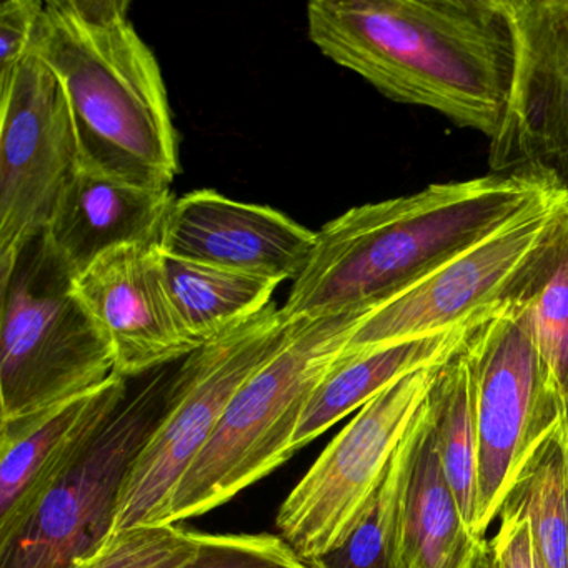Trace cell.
<instances>
[{"label": "cell", "mask_w": 568, "mask_h": 568, "mask_svg": "<svg viewBox=\"0 0 568 568\" xmlns=\"http://www.w3.org/2000/svg\"><path fill=\"white\" fill-rule=\"evenodd\" d=\"M307 32L390 101L490 141L504 125L517 52L501 0H312Z\"/></svg>", "instance_id": "cell-1"}, {"label": "cell", "mask_w": 568, "mask_h": 568, "mask_svg": "<svg viewBox=\"0 0 568 568\" xmlns=\"http://www.w3.org/2000/svg\"><path fill=\"white\" fill-rule=\"evenodd\" d=\"M555 192L535 179L487 174L351 209L315 232L282 314L297 322L371 311Z\"/></svg>", "instance_id": "cell-2"}, {"label": "cell", "mask_w": 568, "mask_h": 568, "mask_svg": "<svg viewBox=\"0 0 568 568\" xmlns=\"http://www.w3.org/2000/svg\"><path fill=\"white\" fill-rule=\"evenodd\" d=\"M125 0L45 2L32 51L61 82L82 169L145 189L171 187L179 141L161 65Z\"/></svg>", "instance_id": "cell-3"}, {"label": "cell", "mask_w": 568, "mask_h": 568, "mask_svg": "<svg viewBox=\"0 0 568 568\" xmlns=\"http://www.w3.org/2000/svg\"><path fill=\"white\" fill-rule=\"evenodd\" d=\"M364 311L302 318L245 382L172 494L161 525L202 517L292 457V438L315 387L334 367Z\"/></svg>", "instance_id": "cell-4"}, {"label": "cell", "mask_w": 568, "mask_h": 568, "mask_svg": "<svg viewBox=\"0 0 568 568\" xmlns=\"http://www.w3.org/2000/svg\"><path fill=\"white\" fill-rule=\"evenodd\" d=\"M42 232L0 274V424L94 390L115 374L111 342Z\"/></svg>", "instance_id": "cell-5"}, {"label": "cell", "mask_w": 568, "mask_h": 568, "mask_svg": "<svg viewBox=\"0 0 568 568\" xmlns=\"http://www.w3.org/2000/svg\"><path fill=\"white\" fill-rule=\"evenodd\" d=\"M292 325L272 302L182 361L172 375L164 415L129 471L111 538L161 525L175 487L211 442L235 395L284 345Z\"/></svg>", "instance_id": "cell-6"}, {"label": "cell", "mask_w": 568, "mask_h": 568, "mask_svg": "<svg viewBox=\"0 0 568 568\" xmlns=\"http://www.w3.org/2000/svg\"><path fill=\"white\" fill-rule=\"evenodd\" d=\"M464 352L478 438L474 534L485 538L521 471L564 427L567 397L508 302L471 325Z\"/></svg>", "instance_id": "cell-7"}, {"label": "cell", "mask_w": 568, "mask_h": 568, "mask_svg": "<svg viewBox=\"0 0 568 568\" xmlns=\"http://www.w3.org/2000/svg\"><path fill=\"white\" fill-rule=\"evenodd\" d=\"M171 381L161 372L112 415L0 541V568H78L105 547L129 471L168 407Z\"/></svg>", "instance_id": "cell-8"}, {"label": "cell", "mask_w": 568, "mask_h": 568, "mask_svg": "<svg viewBox=\"0 0 568 568\" xmlns=\"http://www.w3.org/2000/svg\"><path fill=\"white\" fill-rule=\"evenodd\" d=\"M444 364L400 378L364 405L285 497L275 527L302 560L332 550L354 530Z\"/></svg>", "instance_id": "cell-9"}, {"label": "cell", "mask_w": 568, "mask_h": 568, "mask_svg": "<svg viewBox=\"0 0 568 568\" xmlns=\"http://www.w3.org/2000/svg\"><path fill=\"white\" fill-rule=\"evenodd\" d=\"M565 214L567 192H555L427 277L375 305L362 315L344 355L448 331L507 304L554 241Z\"/></svg>", "instance_id": "cell-10"}, {"label": "cell", "mask_w": 568, "mask_h": 568, "mask_svg": "<svg viewBox=\"0 0 568 568\" xmlns=\"http://www.w3.org/2000/svg\"><path fill=\"white\" fill-rule=\"evenodd\" d=\"M81 169L61 82L31 49L0 94V274L48 229Z\"/></svg>", "instance_id": "cell-11"}, {"label": "cell", "mask_w": 568, "mask_h": 568, "mask_svg": "<svg viewBox=\"0 0 568 568\" xmlns=\"http://www.w3.org/2000/svg\"><path fill=\"white\" fill-rule=\"evenodd\" d=\"M515 34V78L491 174L568 192V0H501Z\"/></svg>", "instance_id": "cell-12"}, {"label": "cell", "mask_w": 568, "mask_h": 568, "mask_svg": "<svg viewBox=\"0 0 568 568\" xmlns=\"http://www.w3.org/2000/svg\"><path fill=\"white\" fill-rule=\"evenodd\" d=\"M74 285L111 342L115 374L128 381L202 347L187 334L172 305L159 245L114 248L79 274Z\"/></svg>", "instance_id": "cell-13"}, {"label": "cell", "mask_w": 568, "mask_h": 568, "mask_svg": "<svg viewBox=\"0 0 568 568\" xmlns=\"http://www.w3.org/2000/svg\"><path fill=\"white\" fill-rule=\"evenodd\" d=\"M314 244L315 232L275 209L195 191L175 199L159 247L169 257L278 285L304 271Z\"/></svg>", "instance_id": "cell-14"}, {"label": "cell", "mask_w": 568, "mask_h": 568, "mask_svg": "<svg viewBox=\"0 0 568 568\" xmlns=\"http://www.w3.org/2000/svg\"><path fill=\"white\" fill-rule=\"evenodd\" d=\"M128 378L22 420L0 424V541L11 537L51 485L129 398Z\"/></svg>", "instance_id": "cell-15"}, {"label": "cell", "mask_w": 568, "mask_h": 568, "mask_svg": "<svg viewBox=\"0 0 568 568\" xmlns=\"http://www.w3.org/2000/svg\"><path fill=\"white\" fill-rule=\"evenodd\" d=\"M175 199L81 169L44 234L75 277L99 257L128 245H159Z\"/></svg>", "instance_id": "cell-16"}, {"label": "cell", "mask_w": 568, "mask_h": 568, "mask_svg": "<svg viewBox=\"0 0 568 568\" xmlns=\"http://www.w3.org/2000/svg\"><path fill=\"white\" fill-rule=\"evenodd\" d=\"M485 547L487 540L465 524L445 478L427 400L412 432L398 518V568H474Z\"/></svg>", "instance_id": "cell-17"}, {"label": "cell", "mask_w": 568, "mask_h": 568, "mask_svg": "<svg viewBox=\"0 0 568 568\" xmlns=\"http://www.w3.org/2000/svg\"><path fill=\"white\" fill-rule=\"evenodd\" d=\"M478 318L448 331L398 342L377 351L357 355L342 354L305 404L292 438V454L307 447L347 415L361 410L400 378L420 368L450 361L464 347L468 331Z\"/></svg>", "instance_id": "cell-18"}, {"label": "cell", "mask_w": 568, "mask_h": 568, "mask_svg": "<svg viewBox=\"0 0 568 568\" xmlns=\"http://www.w3.org/2000/svg\"><path fill=\"white\" fill-rule=\"evenodd\" d=\"M162 271L179 321L199 345L261 314L277 287L264 278L181 261L164 252Z\"/></svg>", "instance_id": "cell-19"}, {"label": "cell", "mask_w": 568, "mask_h": 568, "mask_svg": "<svg viewBox=\"0 0 568 568\" xmlns=\"http://www.w3.org/2000/svg\"><path fill=\"white\" fill-rule=\"evenodd\" d=\"M465 345V344H464ZM435 445L465 524L474 531L478 490V438L474 382L464 347L437 372L428 397Z\"/></svg>", "instance_id": "cell-20"}, {"label": "cell", "mask_w": 568, "mask_h": 568, "mask_svg": "<svg viewBox=\"0 0 568 568\" xmlns=\"http://www.w3.org/2000/svg\"><path fill=\"white\" fill-rule=\"evenodd\" d=\"M501 508L524 515L540 568H568L567 427L551 435L531 458Z\"/></svg>", "instance_id": "cell-21"}, {"label": "cell", "mask_w": 568, "mask_h": 568, "mask_svg": "<svg viewBox=\"0 0 568 568\" xmlns=\"http://www.w3.org/2000/svg\"><path fill=\"white\" fill-rule=\"evenodd\" d=\"M508 304L568 397V212Z\"/></svg>", "instance_id": "cell-22"}, {"label": "cell", "mask_w": 568, "mask_h": 568, "mask_svg": "<svg viewBox=\"0 0 568 568\" xmlns=\"http://www.w3.org/2000/svg\"><path fill=\"white\" fill-rule=\"evenodd\" d=\"M414 425L354 530L337 547L307 560L308 568H398V518Z\"/></svg>", "instance_id": "cell-23"}, {"label": "cell", "mask_w": 568, "mask_h": 568, "mask_svg": "<svg viewBox=\"0 0 568 568\" xmlns=\"http://www.w3.org/2000/svg\"><path fill=\"white\" fill-rule=\"evenodd\" d=\"M199 541V531L179 525L132 528L78 568H181L197 554Z\"/></svg>", "instance_id": "cell-24"}, {"label": "cell", "mask_w": 568, "mask_h": 568, "mask_svg": "<svg viewBox=\"0 0 568 568\" xmlns=\"http://www.w3.org/2000/svg\"><path fill=\"white\" fill-rule=\"evenodd\" d=\"M181 568H308V565L281 535L201 534L197 554Z\"/></svg>", "instance_id": "cell-25"}, {"label": "cell", "mask_w": 568, "mask_h": 568, "mask_svg": "<svg viewBox=\"0 0 568 568\" xmlns=\"http://www.w3.org/2000/svg\"><path fill=\"white\" fill-rule=\"evenodd\" d=\"M45 2L6 0L0 8V94L11 88L31 54Z\"/></svg>", "instance_id": "cell-26"}, {"label": "cell", "mask_w": 568, "mask_h": 568, "mask_svg": "<svg viewBox=\"0 0 568 568\" xmlns=\"http://www.w3.org/2000/svg\"><path fill=\"white\" fill-rule=\"evenodd\" d=\"M487 555L491 568H540L527 518L510 508H501L500 528L487 541Z\"/></svg>", "instance_id": "cell-27"}, {"label": "cell", "mask_w": 568, "mask_h": 568, "mask_svg": "<svg viewBox=\"0 0 568 568\" xmlns=\"http://www.w3.org/2000/svg\"><path fill=\"white\" fill-rule=\"evenodd\" d=\"M474 568H491L490 560H488L487 547H485L484 554L480 555V558H478V561L475 564Z\"/></svg>", "instance_id": "cell-28"}, {"label": "cell", "mask_w": 568, "mask_h": 568, "mask_svg": "<svg viewBox=\"0 0 568 568\" xmlns=\"http://www.w3.org/2000/svg\"><path fill=\"white\" fill-rule=\"evenodd\" d=\"M565 427H567V437H568V397H567V414H565Z\"/></svg>", "instance_id": "cell-29"}, {"label": "cell", "mask_w": 568, "mask_h": 568, "mask_svg": "<svg viewBox=\"0 0 568 568\" xmlns=\"http://www.w3.org/2000/svg\"><path fill=\"white\" fill-rule=\"evenodd\" d=\"M567 212H568V192H567Z\"/></svg>", "instance_id": "cell-30"}]
</instances>
